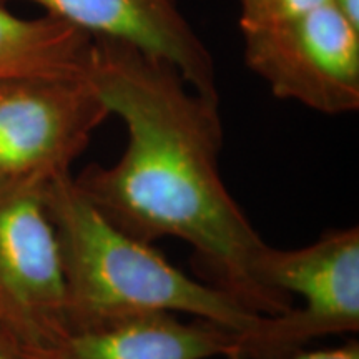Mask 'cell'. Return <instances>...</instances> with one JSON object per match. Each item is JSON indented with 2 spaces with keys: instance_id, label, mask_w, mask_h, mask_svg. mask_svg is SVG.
I'll return each mask as SVG.
<instances>
[{
  "instance_id": "obj_1",
  "label": "cell",
  "mask_w": 359,
  "mask_h": 359,
  "mask_svg": "<svg viewBox=\"0 0 359 359\" xmlns=\"http://www.w3.org/2000/svg\"><path fill=\"white\" fill-rule=\"evenodd\" d=\"M87 77L127 128L116 163L90 165L74 177L90 203L145 243L182 240L210 283L251 311L293 309L264 283L269 245L219 172V98L201 95L168 62L111 39H93Z\"/></svg>"
},
{
  "instance_id": "obj_2",
  "label": "cell",
  "mask_w": 359,
  "mask_h": 359,
  "mask_svg": "<svg viewBox=\"0 0 359 359\" xmlns=\"http://www.w3.org/2000/svg\"><path fill=\"white\" fill-rule=\"evenodd\" d=\"M45 198L64 253L70 327L180 313L238 334L246 356L271 314L251 311L212 283L196 281L154 245L116 228L80 191L72 173L48 183Z\"/></svg>"
},
{
  "instance_id": "obj_3",
  "label": "cell",
  "mask_w": 359,
  "mask_h": 359,
  "mask_svg": "<svg viewBox=\"0 0 359 359\" xmlns=\"http://www.w3.org/2000/svg\"><path fill=\"white\" fill-rule=\"evenodd\" d=\"M109 115L87 74L0 80V190L69 175Z\"/></svg>"
},
{
  "instance_id": "obj_4",
  "label": "cell",
  "mask_w": 359,
  "mask_h": 359,
  "mask_svg": "<svg viewBox=\"0 0 359 359\" xmlns=\"http://www.w3.org/2000/svg\"><path fill=\"white\" fill-rule=\"evenodd\" d=\"M241 32L246 65L275 97L326 115L359 109V25L334 2Z\"/></svg>"
},
{
  "instance_id": "obj_5",
  "label": "cell",
  "mask_w": 359,
  "mask_h": 359,
  "mask_svg": "<svg viewBox=\"0 0 359 359\" xmlns=\"http://www.w3.org/2000/svg\"><path fill=\"white\" fill-rule=\"evenodd\" d=\"M262 275L278 294L299 296L303 304L268 316L250 359H281L311 339L359 330L358 226L327 231L298 250L269 246Z\"/></svg>"
},
{
  "instance_id": "obj_6",
  "label": "cell",
  "mask_w": 359,
  "mask_h": 359,
  "mask_svg": "<svg viewBox=\"0 0 359 359\" xmlns=\"http://www.w3.org/2000/svg\"><path fill=\"white\" fill-rule=\"evenodd\" d=\"M0 323L30 353L70 327L64 253L45 187L0 190Z\"/></svg>"
},
{
  "instance_id": "obj_7",
  "label": "cell",
  "mask_w": 359,
  "mask_h": 359,
  "mask_svg": "<svg viewBox=\"0 0 359 359\" xmlns=\"http://www.w3.org/2000/svg\"><path fill=\"white\" fill-rule=\"evenodd\" d=\"M7 0H0L6 4ZM92 35L133 45L172 64L201 95L219 98L212 53L175 0H29Z\"/></svg>"
},
{
  "instance_id": "obj_8",
  "label": "cell",
  "mask_w": 359,
  "mask_h": 359,
  "mask_svg": "<svg viewBox=\"0 0 359 359\" xmlns=\"http://www.w3.org/2000/svg\"><path fill=\"white\" fill-rule=\"evenodd\" d=\"M241 354L240 336L213 323L172 313L133 314L72 326L30 359H212Z\"/></svg>"
},
{
  "instance_id": "obj_9",
  "label": "cell",
  "mask_w": 359,
  "mask_h": 359,
  "mask_svg": "<svg viewBox=\"0 0 359 359\" xmlns=\"http://www.w3.org/2000/svg\"><path fill=\"white\" fill-rule=\"evenodd\" d=\"M93 37L79 27L45 13L20 19L0 4V80L29 75H83Z\"/></svg>"
},
{
  "instance_id": "obj_10",
  "label": "cell",
  "mask_w": 359,
  "mask_h": 359,
  "mask_svg": "<svg viewBox=\"0 0 359 359\" xmlns=\"http://www.w3.org/2000/svg\"><path fill=\"white\" fill-rule=\"evenodd\" d=\"M333 0H238L240 29L250 30L299 15Z\"/></svg>"
},
{
  "instance_id": "obj_11",
  "label": "cell",
  "mask_w": 359,
  "mask_h": 359,
  "mask_svg": "<svg viewBox=\"0 0 359 359\" xmlns=\"http://www.w3.org/2000/svg\"><path fill=\"white\" fill-rule=\"evenodd\" d=\"M226 359H246L241 354H233ZM281 359H359V344L358 341H349L343 346L318 349V351H296Z\"/></svg>"
},
{
  "instance_id": "obj_12",
  "label": "cell",
  "mask_w": 359,
  "mask_h": 359,
  "mask_svg": "<svg viewBox=\"0 0 359 359\" xmlns=\"http://www.w3.org/2000/svg\"><path fill=\"white\" fill-rule=\"evenodd\" d=\"M0 359H30V351L24 341L0 323Z\"/></svg>"
}]
</instances>
